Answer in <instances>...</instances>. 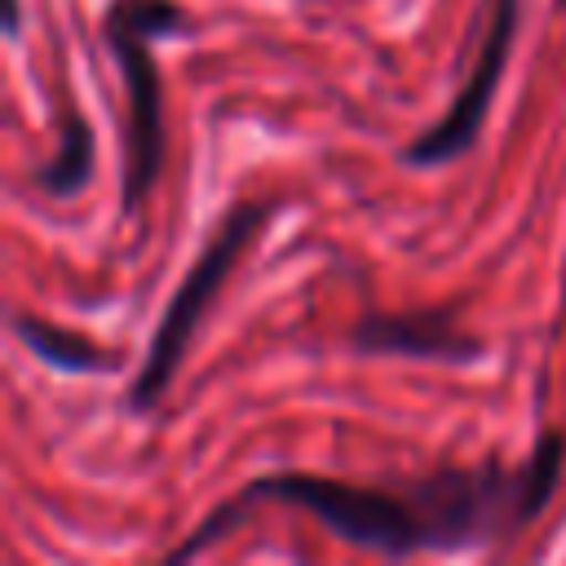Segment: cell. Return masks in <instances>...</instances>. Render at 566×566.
Segmentation results:
<instances>
[{
	"label": "cell",
	"instance_id": "6da1fadb",
	"mask_svg": "<svg viewBox=\"0 0 566 566\" xmlns=\"http://www.w3.org/2000/svg\"><path fill=\"white\" fill-rule=\"evenodd\" d=\"M566 473V433L548 429L517 460H482L473 469H433L402 482H345L323 473H265L239 486L226 504L190 526V535L164 553V562H190L261 504H283L318 517L336 539L385 553H473L531 531L553 504Z\"/></svg>",
	"mask_w": 566,
	"mask_h": 566
},
{
	"label": "cell",
	"instance_id": "7a4b0ae2",
	"mask_svg": "<svg viewBox=\"0 0 566 566\" xmlns=\"http://www.w3.org/2000/svg\"><path fill=\"white\" fill-rule=\"evenodd\" d=\"M186 27L177 0H111L102 18V40L119 66L128 97V137H124V212H137L164 168V88L155 44Z\"/></svg>",
	"mask_w": 566,
	"mask_h": 566
},
{
	"label": "cell",
	"instance_id": "3957f363",
	"mask_svg": "<svg viewBox=\"0 0 566 566\" xmlns=\"http://www.w3.org/2000/svg\"><path fill=\"white\" fill-rule=\"evenodd\" d=\"M270 217V203L265 199H248V203H234L221 226L212 230V239L199 248L195 265L186 270V279L177 283V292L168 296L159 323H155V336L146 345V358L128 385V407L133 411H155L168 394V385L177 380L181 363H186V349L203 323V314L212 310L221 283L230 279V270L239 265V256L252 248V239L261 234Z\"/></svg>",
	"mask_w": 566,
	"mask_h": 566
},
{
	"label": "cell",
	"instance_id": "277c9868",
	"mask_svg": "<svg viewBox=\"0 0 566 566\" xmlns=\"http://www.w3.org/2000/svg\"><path fill=\"white\" fill-rule=\"evenodd\" d=\"M517 13H522L517 0H486L478 49H473V62H469L460 88L451 93L447 111L402 146V164H411V168H442V164H451V159L473 150V142H478V133L486 124V111L495 102V88L504 80L509 53H513Z\"/></svg>",
	"mask_w": 566,
	"mask_h": 566
},
{
	"label": "cell",
	"instance_id": "5b68a950",
	"mask_svg": "<svg viewBox=\"0 0 566 566\" xmlns=\"http://www.w3.org/2000/svg\"><path fill=\"white\" fill-rule=\"evenodd\" d=\"M358 354H394V358H438V363H473L482 340L455 323L451 305L438 310H398V314H363L349 332Z\"/></svg>",
	"mask_w": 566,
	"mask_h": 566
},
{
	"label": "cell",
	"instance_id": "8992f818",
	"mask_svg": "<svg viewBox=\"0 0 566 566\" xmlns=\"http://www.w3.org/2000/svg\"><path fill=\"white\" fill-rule=\"evenodd\" d=\"M13 336L27 345V354H35L44 367L66 371V376H102V371L119 367L115 349H102L84 332L57 327V323L35 318V314H13Z\"/></svg>",
	"mask_w": 566,
	"mask_h": 566
},
{
	"label": "cell",
	"instance_id": "52a82bcc",
	"mask_svg": "<svg viewBox=\"0 0 566 566\" xmlns=\"http://www.w3.org/2000/svg\"><path fill=\"white\" fill-rule=\"evenodd\" d=\"M93 164H97V150H93V133L88 124L80 119V111H71L62 119V142H57V155L49 164H40L31 172V181L53 195V199H71L88 177H93Z\"/></svg>",
	"mask_w": 566,
	"mask_h": 566
},
{
	"label": "cell",
	"instance_id": "ba28073f",
	"mask_svg": "<svg viewBox=\"0 0 566 566\" xmlns=\"http://www.w3.org/2000/svg\"><path fill=\"white\" fill-rule=\"evenodd\" d=\"M18 27H22V4L4 0V35H18Z\"/></svg>",
	"mask_w": 566,
	"mask_h": 566
},
{
	"label": "cell",
	"instance_id": "9c48e42d",
	"mask_svg": "<svg viewBox=\"0 0 566 566\" xmlns=\"http://www.w3.org/2000/svg\"><path fill=\"white\" fill-rule=\"evenodd\" d=\"M553 4H557V9H562V13H566V0H553Z\"/></svg>",
	"mask_w": 566,
	"mask_h": 566
}]
</instances>
